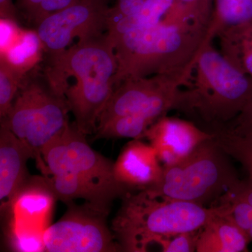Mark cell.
<instances>
[{"mask_svg":"<svg viewBox=\"0 0 252 252\" xmlns=\"http://www.w3.org/2000/svg\"><path fill=\"white\" fill-rule=\"evenodd\" d=\"M28 71L0 56V117L9 114Z\"/></svg>","mask_w":252,"mask_h":252,"instance_id":"ffe728a7","label":"cell"},{"mask_svg":"<svg viewBox=\"0 0 252 252\" xmlns=\"http://www.w3.org/2000/svg\"><path fill=\"white\" fill-rule=\"evenodd\" d=\"M74 123L41 151L43 175H51L56 198L66 204L84 200L91 210L108 216L113 202L130 190L119 183L114 163L94 151Z\"/></svg>","mask_w":252,"mask_h":252,"instance_id":"7a4b0ae2","label":"cell"},{"mask_svg":"<svg viewBox=\"0 0 252 252\" xmlns=\"http://www.w3.org/2000/svg\"><path fill=\"white\" fill-rule=\"evenodd\" d=\"M35 159L31 147L4 124L0 128V201L1 210L8 212L18 192L31 176L27 163Z\"/></svg>","mask_w":252,"mask_h":252,"instance_id":"7c38bea8","label":"cell"},{"mask_svg":"<svg viewBox=\"0 0 252 252\" xmlns=\"http://www.w3.org/2000/svg\"><path fill=\"white\" fill-rule=\"evenodd\" d=\"M252 97V78L206 43L197 56L188 82L181 89L176 109L213 129L238 117Z\"/></svg>","mask_w":252,"mask_h":252,"instance_id":"277c9868","label":"cell"},{"mask_svg":"<svg viewBox=\"0 0 252 252\" xmlns=\"http://www.w3.org/2000/svg\"><path fill=\"white\" fill-rule=\"evenodd\" d=\"M109 4V0H78L43 20L35 32L47 61L63 54L76 37L84 40L107 33Z\"/></svg>","mask_w":252,"mask_h":252,"instance_id":"9c48e42d","label":"cell"},{"mask_svg":"<svg viewBox=\"0 0 252 252\" xmlns=\"http://www.w3.org/2000/svg\"><path fill=\"white\" fill-rule=\"evenodd\" d=\"M44 0H16V6L18 14L22 15L25 19L30 23L33 15Z\"/></svg>","mask_w":252,"mask_h":252,"instance_id":"83f0119b","label":"cell"},{"mask_svg":"<svg viewBox=\"0 0 252 252\" xmlns=\"http://www.w3.org/2000/svg\"><path fill=\"white\" fill-rule=\"evenodd\" d=\"M225 194L243 200L252 207V182L249 179L244 181L239 180Z\"/></svg>","mask_w":252,"mask_h":252,"instance_id":"4316f807","label":"cell"},{"mask_svg":"<svg viewBox=\"0 0 252 252\" xmlns=\"http://www.w3.org/2000/svg\"><path fill=\"white\" fill-rule=\"evenodd\" d=\"M228 157L213 137L181 161L162 165L158 182L142 190L151 197L215 206L239 180Z\"/></svg>","mask_w":252,"mask_h":252,"instance_id":"8992f818","label":"cell"},{"mask_svg":"<svg viewBox=\"0 0 252 252\" xmlns=\"http://www.w3.org/2000/svg\"><path fill=\"white\" fill-rule=\"evenodd\" d=\"M155 122L134 114L117 116L97 125L95 138H145L146 133Z\"/></svg>","mask_w":252,"mask_h":252,"instance_id":"ac0fdd59","label":"cell"},{"mask_svg":"<svg viewBox=\"0 0 252 252\" xmlns=\"http://www.w3.org/2000/svg\"><path fill=\"white\" fill-rule=\"evenodd\" d=\"M217 205H220L225 216L229 217L252 240V207L243 200L224 194Z\"/></svg>","mask_w":252,"mask_h":252,"instance_id":"44dd1931","label":"cell"},{"mask_svg":"<svg viewBox=\"0 0 252 252\" xmlns=\"http://www.w3.org/2000/svg\"><path fill=\"white\" fill-rule=\"evenodd\" d=\"M252 20V0H213L204 44L223 32Z\"/></svg>","mask_w":252,"mask_h":252,"instance_id":"2e32d148","label":"cell"},{"mask_svg":"<svg viewBox=\"0 0 252 252\" xmlns=\"http://www.w3.org/2000/svg\"><path fill=\"white\" fill-rule=\"evenodd\" d=\"M78 0H44L33 15L29 23L36 28L48 16L70 6Z\"/></svg>","mask_w":252,"mask_h":252,"instance_id":"cb8c5ba5","label":"cell"},{"mask_svg":"<svg viewBox=\"0 0 252 252\" xmlns=\"http://www.w3.org/2000/svg\"><path fill=\"white\" fill-rule=\"evenodd\" d=\"M64 216L44 229L42 233L44 252H122L107 216L94 211L84 204L68 203Z\"/></svg>","mask_w":252,"mask_h":252,"instance_id":"30bf717a","label":"cell"},{"mask_svg":"<svg viewBox=\"0 0 252 252\" xmlns=\"http://www.w3.org/2000/svg\"><path fill=\"white\" fill-rule=\"evenodd\" d=\"M218 39L225 59L252 78V20L226 30Z\"/></svg>","mask_w":252,"mask_h":252,"instance_id":"9a60e30c","label":"cell"},{"mask_svg":"<svg viewBox=\"0 0 252 252\" xmlns=\"http://www.w3.org/2000/svg\"><path fill=\"white\" fill-rule=\"evenodd\" d=\"M118 60L107 33L79 40L48 61L45 78L58 95L67 100L77 128L95 133L99 117L114 90Z\"/></svg>","mask_w":252,"mask_h":252,"instance_id":"6da1fadb","label":"cell"},{"mask_svg":"<svg viewBox=\"0 0 252 252\" xmlns=\"http://www.w3.org/2000/svg\"><path fill=\"white\" fill-rule=\"evenodd\" d=\"M211 131L215 142L230 157L242 164L252 182V131L235 133L225 127Z\"/></svg>","mask_w":252,"mask_h":252,"instance_id":"d6986e66","label":"cell"},{"mask_svg":"<svg viewBox=\"0 0 252 252\" xmlns=\"http://www.w3.org/2000/svg\"><path fill=\"white\" fill-rule=\"evenodd\" d=\"M193 68L122 81L114 88L98 124L126 114L142 116L156 122L170 111L176 110L181 89L188 82Z\"/></svg>","mask_w":252,"mask_h":252,"instance_id":"ba28073f","label":"cell"},{"mask_svg":"<svg viewBox=\"0 0 252 252\" xmlns=\"http://www.w3.org/2000/svg\"><path fill=\"white\" fill-rule=\"evenodd\" d=\"M213 0H175L179 11L195 22L207 28Z\"/></svg>","mask_w":252,"mask_h":252,"instance_id":"7402d4cb","label":"cell"},{"mask_svg":"<svg viewBox=\"0 0 252 252\" xmlns=\"http://www.w3.org/2000/svg\"><path fill=\"white\" fill-rule=\"evenodd\" d=\"M213 137V132L203 130L193 122L167 116L152 124L145 135L163 166L181 161Z\"/></svg>","mask_w":252,"mask_h":252,"instance_id":"8fae6325","label":"cell"},{"mask_svg":"<svg viewBox=\"0 0 252 252\" xmlns=\"http://www.w3.org/2000/svg\"><path fill=\"white\" fill-rule=\"evenodd\" d=\"M207 28L175 6L161 22L109 35L118 60L115 86L128 78L167 74L193 67Z\"/></svg>","mask_w":252,"mask_h":252,"instance_id":"3957f363","label":"cell"},{"mask_svg":"<svg viewBox=\"0 0 252 252\" xmlns=\"http://www.w3.org/2000/svg\"><path fill=\"white\" fill-rule=\"evenodd\" d=\"M174 6L175 0H147L137 14L109 23L107 33L116 35L129 30L154 26L165 19Z\"/></svg>","mask_w":252,"mask_h":252,"instance_id":"e0dca14e","label":"cell"},{"mask_svg":"<svg viewBox=\"0 0 252 252\" xmlns=\"http://www.w3.org/2000/svg\"><path fill=\"white\" fill-rule=\"evenodd\" d=\"M122 199L111 228L122 252H147L162 238L198 231L220 212L219 205L151 197L142 190Z\"/></svg>","mask_w":252,"mask_h":252,"instance_id":"5b68a950","label":"cell"},{"mask_svg":"<svg viewBox=\"0 0 252 252\" xmlns=\"http://www.w3.org/2000/svg\"><path fill=\"white\" fill-rule=\"evenodd\" d=\"M225 127L235 133H245L252 131V97L238 117Z\"/></svg>","mask_w":252,"mask_h":252,"instance_id":"484cf974","label":"cell"},{"mask_svg":"<svg viewBox=\"0 0 252 252\" xmlns=\"http://www.w3.org/2000/svg\"><path fill=\"white\" fill-rule=\"evenodd\" d=\"M199 230L162 238L157 244L161 247L162 251L164 252H196Z\"/></svg>","mask_w":252,"mask_h":252,"instance_id":"603a6c76","label":"cell"},{"mask_svg":"<svg viewBox=\"0 0 252 252\" xmlns=\"http://www.w3.org/2000/svg\"><path fill=\"white\" fill-rule=\"evenodd\" d=\"M220 212L198 232L196 252H245L251 240L240 227Z\"/></svg>","mask_w":252,"mask_h":252,"instance_id":"5bb4252c","label":"cell"},{"mask_svg":"<svg viewBox=\"0 0 252 252\" xmlns=\"http://www.w3.org/2000/svg\"><path fill=\"white\" fill-rule=\"evenodd\" d=\"M146 1L147 0H116L115 4L109 10L108 24L137 14Z\"/></svg>","mask_w":252,"mask_h":252,"instance_id":"d4e9b609","label":"cell"},{"mask_svg":"<svg viewBox=\"0 0 252 252\" xmlns=\"http://www.w3.org/2000/svg\"><path fill=\"white\" fill-rule=\"evenodd\" d=\"M150 144L132 140L126 144L114 162L116 179L131 191L143 190L160 180L162 165Z\"/></svg>","mask_w":252,"mask_h":252,"instance_id":"4fadbf2b","label":"cell"},{"mask_svg":"<svg viewBox=\"0 0 252 252\" xmlns=\"http://www.w3.org/2000/svg\"><path fill=\"white\" fill-rule=\"evenodd\" d=\"M18 10L14 0H0V18L18 22Z\"/></svg>","mask_w":252,"mask_h":252,"instance_id":"f1b7e54d","label":"cell"},{"mask_svg":"<svg viewBox=\"0 0 252 252\" xmlns=\"http://www.w3.org/2000/svg\"><path fill=\"white\" fill-rule=\"evenodd\" d=\"M69 111L66 99L58 95L46 79L44 84L25 77L11 110L1 124L32 149L39 165L43 162L41 151L69 124Z\"/></svg>","mask_w":252,"mask_h":252,"instance_id":"52a82bcc","label":"cell"}]
</instances>
